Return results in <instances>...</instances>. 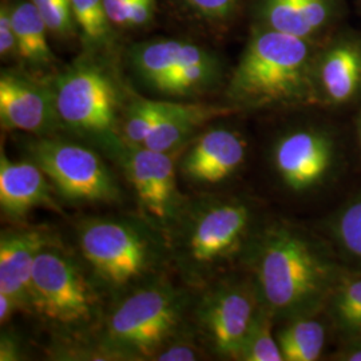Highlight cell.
Masks as SVG:
<instances>
[{
	"label": "cell",
	"instance_id": "10",
	"mask_svg": "<svg viewBox=\"0 0 361 361\" xmlns=\"http://www.w3.org/2000/svg\"><path fill=\"white\" fill-rule=\"evenodd\" d=\"M114 159L135 190L145 219L168 237L186 205L177 186L173 153L125 142Z\"/></svg>",
	"mask_w": 361,
	"mask_h": 361
},
{
	"label": "cell",
	"instance_id": "18",
	"mask_svg": "<svg viewBox=\"0 0 361 361\" xmlns=\"http://www.w3.org/2000/svg\"><path fill=\"white\" fill-rule=\"evenodd\" d=\"M233 109L210 104L168 102L166 110L145 147L162 153H174L194 135V133L214 118L228 116Z\"/></svg>",
	"mask_w": 361,
	"mask_h": 361
},
{
	"label": "cell",
	"instance_id": "5",
	"mask_svg": "<svg viewBox=\"0 0 361 361\" xmlns=\"http://www.w3.org/2000/svg\"><path fill=\"white\" fill-rule=\"evenodd\" d=\"M77 241L94 281L116 298L159 276L170 262L166 234L147 219H85L78 225Z\"/></svg>",
	"mask_w": 361,
	"mask_h": 361
},
{
	"label": "cell",
	"instance_id": "37",
	"mask_svg": "<svg viewBox=\"0 0 361 361\" xmlns=\"http://www.w3.org/2000/svg\"><path fill=\"white\" fill-rule=\"evenodd\" d=\"M357 137H359V143L361 146V114L359 116V121H357Z\"/></svg>",
	"mask_w": 361,
	"mask_h": 361
},
{
	"label": "cell",
	"instance_id": "14",
	"mask_svg": "<svg viewBox=\"0 0 361 361\" xmlns=\"http://www.w3.org/2000/svg\"><path fill=\"white\" fill-rule=\"evenodd\" d=\"M319 104H350L361 95V42L343 38L316 55L313 68Z\"/></svg>",
	"mask_w": 361,
	"mask_h": 361
},
{
	"label": "cell",
	"instance_id": "23",
	"mask_svg": "<svg viewBox=\"0 0 361 361\" xmlns=\"http://www.w3.org/2000/svg\"><path fill=\"white\" fill-rule=\"evenodd\" d=\"M221 75V66L214 55L182 66L164 78L153 90L171 97H188L212 87Z\"/></svg>",
	"mask_w": 361,
	"mask_h": 361
},
{
	"label": "cell",
	"instance_id": "33",
	"mask_svg": "<svg viewBox=\"0 0 361 361\" xmlns=\"http://www.w3.org/2000/svg\"><path fill=\"white\" fill-rule=\"evenodd\" d=\"M131 0H104L107 18L116 26H126V15Z\"/></svg>",
	"mask_w": 361,
	"mask_h": 361
},
{
	"label": "cell",
	"instance_id": "3",
	"mask_svg": "<svg viewBox=\"0 0 361 361\" xmlns=\"http://www.w3.org/2000/svg\"><path fill=\"white\" fill-rule=\"evenodd\" d=\"M316 55L310 39L267 28L249 40L228 86L235 107L319 104L313 79Z\"/></svg>",
	"mask_w": 361,
	"mask_h": 361
},
{
	"label": "cell",
	"instance_id": "21",
	"mask_svg": "<svg viewBox=\"0 0 361 361\" xmlns=\"http://www.w3.org/2000/svg\"><path fill=\"white\" fill-rule=\"evenodd\" d=\"M325 307L341 335L361 338V274L340 271Z\"/></svg>",
	"mask_w": 361,
	"mask_h": 361
},
{
	"label": "cell",
	"instance_id": "2",
	"mask_svg": "<svg viewBox=\"0 0 361 361\" xmlns=\"http://www.w3.org/2000/svg\"><path fill=\"white\" fill-rule=\"evenodd\" d=\"M194 297L162 274L116 297L104 317L98 347L102 356L125 360H154L188 331Z\"/></svg>",
	"mask_w": 361,
	"mask_h": 361
},
{
	"label": "cell",
	"instance_id": "7",
	"mask_svg": "<svg viewBox=\"0 0 361 361\" xmlns=\"http://www.w3.org/2000/svg\"><path fill=\"white\" fill-rule=\"evenodd\" d=\"M52 90L62 128L116 158L125 141L118 131L119 95L110 74L82 62L56 78Z\"/></svg>",
	"mask_w": 361,
	"mask_h": 361
},
{
	"label": "cell",
	"instance_id": "35",
	"mask_svg": "<svg viewBox=\"0 0 361 361\" xmlns=\"http://www.w3.org/2000/svg\"><path fill=\"white\" fill-rule=\"evenodd\" d=\"M16 310H20L13 297L0 292V323L1 325L8 323L10 319L13 317V313H16Z\"/></svg>",
	"mask_w": 361,
	"mask_h": 361
},
{
	"label": "cell",
	"instance_id": "15",
	"mask_svg": "<svg viewBox=\"0 0 361 361\" xmlns=\"http://www.w3.org/2000/svg\"><path fill=\"white\" fill-rule=\"evenodd\" d=\"M54 238L38 228L3 231L0 235V292L13 297L19 310L31 313L30 286L43 246Z\"/></svg>",
	"mask_w": 361,
	"mask_h": 361
},
{
	"label": "cell",
	"instance_id": "13",
	"mask_svg": "<svg viewBox=\"0 0 361 361\" xmlns=\"http://www.w3.org/2000/svg\"><path fill=\"white\" fill-rule=\"evenodd\" d=\"M246 158V141L226 128L207 130L194 140L180 162L186 180L214 185L231 178Z\"/></svg>",
	"mask_w": 361,
	"mask_h": 361
},
{
	"label": "cell",
	"instance_id": "20",
	"mask_svg": "<svg viewBox=\"0 0 361 361\" xmlns=\"http://www.w3.org/2000/svg\"><path fill=\"white\" fill-rule=\"evenodd\" d=\"M13 26L18 42V56L28 65H51L54 54L47 42V26L32 1L18 0L11 6Z\"/></svg>",
	"mask_w": 361,
	"mask_h": 361
},
{
	"label": "cell",
	"instance_id": "4",
	"mask_svg": "<svg viewBox=\"0 0 361 361\" xmlns=\"http://www.w3.org/2000/svg\"><path fill=\"white\" fill-rule=\"evenodd\" d=\"M253 209L237 198L186 201L169 232L170 262L188 286L201 289L225 264L244 253L252 235Z\"/></svg>",
	"mask_w": 361,
	"mask_h": 361
},
{
	"label": "cell",
	"instance_id": "16",
	"mask_svg": "<svg viewBox=\"0 0 361 361\" xmlns=\"http://www.w3.org/2000/svg\"><path fill=\"white\" fill-rule=\"evenodd\" d=\"M44 171L32 161H13L0 154V209L8 219H25L37 207L59 212Z\"/></svg>",
	"mask_w": 361,
	"mask_h": 361
},
{
	"label": "cell",
	"instance_id": "12",
	"mask_svg": "<svg viewBox=\"0 0 361 361\" xmlns=\"http://www.w3.org/2000/svg\"><path fill=\"white\" fill-rule=\"evenodd\" d=\"M0 122L4 130H19L38 137H47L62 128L52 86L13 71H3Z\"/></svg>",
	"mask_w": 361,
	"mask_h": 361
},
{
	"label": "cell",
	"instance_id": "36",
	"mask_svg": "<svg viewBox=\"0 0 361 361\" xmlns=\"http://www.w3.org/2000/svg\"><path fill=\"white\" fill-rule=\"evenodd\" d=\"M337 359L343 361H361V338L352 340V344L348 348L344 349Z\"/></svg>",
	"mask_w": 361,
	"mask_h": 361
},
{
	"label": "cell",
	"instance_id": "24",
	"mask_svg": "<svg viewBox=\"0 0 361 361\" xmlns=\"http://www.w3.org/2000/svg\"><path fill=\"white\" fill-rule=\"evenodd\" d=\"M276 319L271 312L261 307L257 319L246 337L241 353L243 361H283V353L273 335V323Z\"/></svg>",
	"mask_w": 361,
	"mask_h": 361
},
{
	"label": "cell",
	"instance_id": "28",
	"mask_svg": "<svg viewBox=\"0 0 361 361\" xmlns=\"http://www.w3.org/2000/svg\"><path fill=\"white\" fill-rule=\"evenodd\" d=\"M38 8L49 31L66 37L74 31L77 23L71 0H31Z\"/></svg>",
	"mask_w": 361,
	"mask_h": 361
},
{
	"label": "cell",
	"instance_id": "1",
	"mask_svg": "<svg viewBox=\"0 0 361 361\" xmlns=\"http://www.w3.org/2000/svg\"><path fill=\"white\" fill-rule=\"evenodd\" d=\"M243 256L261 305L281 322L325 308L340 273L322 246L288 222L253 233Z\"/></svg>",
	"mask_w": 361,
	"mask_h": 361
},
{
	"label": "cell",
	"instance_id": "30",
	"mask_svg": "<svg viewBox=\"0 0 361 361\" xmlns=\"http://www.w3.org/2000/svg\"><path fill=\"white\" fill-rule=\"evenodd\" d=\"M0 54L3 59L18 56V42L13 26L11 7L4 4L0 8Z\"/></svg>",
	"mask_w": 361,
	"mask_h": 361
},
{
	"label": "cell",
	"instance_id": "19",
	"mask_svg": "<svg viewBox=\"0 0 361 361\" xmlns=\"http://www.w3.org/2000/svg\"><path fill=\"white\" fill-rule=\"evenodd\" d=\"M335 0H264L267 28L310 39L326 26L335 13Z\"/></svg>",
	"mask_w": 361,
	"mask_h": 361
},
{
	"label": "cell",
	"instance_id": "9",
	"mask_svg": "<svg viewBox=\"0 0 361 361\" xmlns=\"http://www.w3.org/2000/svg\"><path fill=\"white\" fill-rule=\"evenodd\" d=\"M27 152L66 201L104 204L121 200L116 176L89 146L47 135L28 143Z\"/></svg>",
	"mask_w": 361,
	"mask_h": 361
},
{
	"label": "cell",
	"instance_id": "32",
	"mask_svg": "<svg viewBox=\"0 0 361 361\" xmlns=\"http://www.w3.org/2000/svg\"><path fill=\"white\" fill-rule=\"evenodd\" d=\"M155 0H131L126 15V26L146 25L154 11Z\"/></svg>",
	"mask_w": 361,
	"mask_h": 361
},
{
	"label": "cell",
	"instance_id": "34",
	"mask_svg": "<svg viewBox=\"0 0 361 361\" xmlns=\"http://www.w3.org/2000/svg\"><path fill=\"white\" fill-rule=\"evenodd\" d=\"M20 344L16 341V337L10 334H3L0 341V360H20L22 352Z\"/></svg>",
	"mask_w": 361,
	"mask_h": 361
},
{
	"label": "cell",
	"instance_id": "31",
	"mask_svg": "<svg viewBox=\"0 0 361 361\" xmlns=\"http://www.w3.org/2000/svg\"><path fill=\"white\" fill-rule=\"evenodd\" d=\"M197 13L207 18H226L233 13L238 0H186Z\"/></svg>",
	"mask_w": 361,
	"mask_h": 361
},
{
	"label": "cell",
	"instance_id": "25",
	"mask_svg": "<svg viewBox=\"0 0 361 361\" xmlns=\"http://www.w3.org/2000/svg\"><path fill=\"white\" fill-rule=\"evenodd\" d=\"M168 102L138 99L130 104L123 122V141L145 146L147 138L164 116Z\"/></svg>",
	"mask_w": 361,
	"mask_h": 361
},
{
	"label": "cell",
	"instance_id": "8",
	"mask_svg": "<svg viewBox=\"0 0 361 361\" xmlns=\"http://www.w3.org/2000/svg\"><path fill=\"white\" fill-rule=\"evenodd\" d=\"M194 298V329L217 357L240 360L246 337L261 310L252 280H213Z\"/></svg>",
	"mask_w": 361,
	"mask_h": 361
},
{
	"label": "cell",
	"instance_id": "11",
	"mask_svg": "<svg viewBox=\"0 0 361 361\" xmlns=\"http://www.w3.org/2000/svg\"><path fill=\"white\" fill-rule=\"evenodd\" d=\"M336 150L329 134L301 129L283 135L271 150V164L279 178L296 193L323 185L335 168Z\"/></svg>",
	"mask_w": 361,
	"mask_h": 361
},
{
	"label": "cell",
	"instance_id": "26",
	"mask_svg": "<svg viewBox=\"0 0 361 361\" xmlns=\"http://www.w3.org/2000/svg\"><path fill=\"white\" fill-rule=\"evenodd\" d=\"M331 231L344 253L361 265V194L336 213Z\"/></svg>",
	"mask_w": 361,
	"mask_h": 361
},
{
	"label": "cell",
	"instance_id": "22",
	"mask_svg": "<svg viewBox=\"0 0 361 361\" xmlns=\"http://www.w3.org/2000/svg\"><path fill=\"white\" fill-rule=\"evenodd\" d=\"M285 323L276 334L284 361L319 360L326 340L323 323L314 316H302Z\"/></svg>",
	"mask_w": 361,
	"mask_h": 361
},
{
	"label": "cell",
	"instance_id": "6",
	"mask_svg": "<svg viewBox=\"0 0 361 361\" xmlns=\"http://www.w3.org/2000/svg\"><path fill=\"white\" fill-rule=\"evenodd\" d=\"M91 273L54 240L37 257L31 286V313L66 340H83L102 325L101 288Z\"/></svg>",
	"mask_w": 361,
	"mask_h": 361
},
{
	"label": "cell",
	"instance_id": "27",
	"mask_svg": "<svg viewBox=\"0 0 361 361\" xmlns=\"http://www.w3.org/2000/svg\"><path fill=\"white\" fill-rule=\"evenodd\" d=\"M73 11L85 39L94 46L102 44L109 37V18L104 0H71Z\"/></svg>",
	"mask_w": 361,
	"mask_h": 361
},
{
	"label": "cell",
	"instance_id": "17",
	"mask_svg": "<svg viewBox=\"0 0 361 361\" xmlns=\"http://www.w3.org/2000/svg\"><path fill=\"white\" fill-rule=\"evenodd\" d=\"M205 49L178 39H161L135 46L130 52L131 66L143 83L154 89L164 79L180 68L209 58Z\"/></svg>",
	"mask_w": 361,
	"mask_h": 361
},
{
	"label": "cell",
	"instance_id": "29",
	"mask_svg": "<svg viewBox=\"0 0 361 361\" xmlns=\"http://www.w3.org/2000/svg\"><path fill=\"white\" fill-rule=\"evenodd\" d=\"M201 359V352L194 341L193 334H185L174 338L168 347L162 349L154 360L157 361H194Z\"/></svg>",
	"mask_w": 361,
	"mask_h": 361
}]
</instances>
